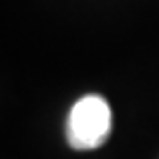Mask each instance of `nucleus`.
I'll return each instance as SVG.
<instances>
[{"mask_svg": "<svg viewBox=\"0 0 159 159\" xmlns=\"http://www.w3.org/2000/svg\"><path fill=\"white\" fill-rule=\"evenodd\" d=\"M111 131V111L101 96H85L67 119V142L76 150H92L106 142Z\"/></svg>", "mask_w": 159, "mask_h": 159, "instance_id": "1", "label": "nucleus"}]
</instances>
